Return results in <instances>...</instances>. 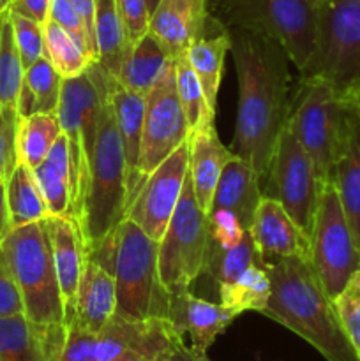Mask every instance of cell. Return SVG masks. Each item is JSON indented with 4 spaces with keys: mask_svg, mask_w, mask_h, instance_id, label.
<instances>
[{
    "mask_svg": "<svg viewBox=\"0 0 360 361\" xmlns=\"http://www.w3.org/2000/svg\"><path fill=\"white\" fill-rule=\"evenodd\" d=\"M228 32L239 78V115L229 150L249 162L261 180L288 123L289 59L284 48L267 35L244 28Z\"/></svg>",
    "mask_w": 360,
    "mask_h": 361,
    "instance_id": "1",
    "label": "cell"
},
{
    "mask_svg": "<svg viewBox=\"0 0 360 361\" xmlns=\"http://www.w3.org/2000/svg\"><path fill=\"white\" fill-rule=\"evenodd\" d=\"M270 298L260 314L302 337L327 361H359L309 259L268 257Z\"/></svg>",
    "mask_w": 360,
    "mask_h": 361,
    "instance_id": "2",
    "label": "cell"
},
{
    "mask_svg": "<svg viewBox=\"0 0 360 361\" xmlns=\"http://www.w3.org/2000/svg\"><path fill=\"white\" fill-rule=\"evenodd\" d=\"M126 176L122 141L108 95L94 152L88 161L87 189L78 217L85 249H94L115 235L126 219Z\"/></svg>",
    "mask_w": 360,
    "mask_h": 361,
    "instance_id": "3",
    "label": "cell"
},
{
    "mask_svg": "<svg viewBox=\"0 0 360 361\" xmlns=\"http://www.w3.org/2000/svg\"><path fill=\"white\" fill-rule=\"evenodd\" d=\"M353 106L321 78H300L292 97L288 127L307 152L320 183L334 180L335 164L344 148Z\"/></svg>",
    "mask_w": 360,
    "mask_h": 361,
    "instance_id": "4",
    "label": "cell"
},
{
    "mask_svg": "<svg viewBox=\"0 0 360 361\" xmlns=\"http://www.w3.org/2000/svg\"><path fill=\"white\" fill-rule=\"evenodd\" d=\"M2 250L20 288L27 319L41 328L66 326L62 293L44 221L11 229Z\"/></svg>",
    "mask_w": 360,
    "mask_h": 361,
    "instance_id": "5",
    "label": "cell"
},
{
    "mask_svg": "<svg viewBox=\"0 0 360 361\" xmlns=\"http://www.w3.org/2000/svg\"><path fill=\"white\" fill-rule=\"evenodd\" d=\"M113 277L115 314L131 319H166L169 293L159 275V242L129 219H124L115 233Z\"/></svg>",
    "mask_w": 360,
    "mask_h": 361,
    "instance_id": "6",
    "label": "cell"
},
{
    "mask_svg": "<svg viewBox=\"0 0 360 361\" xmlns=\"http://www.w3.org/2000/svg\"><path fill=\"white\" fill-rule=\"evenodd\" d=\"M318 0H214L210 13L228 28H244L274 39L300 71L316 42Z\"/></svg>",
    "mask_w": 360,
    "mask_h": 361,
    "instance_id": "7",
    "label": "cell"
},
{
    "mask_svg": "<svg viewBox=\"0 0 360 361\" xmlns=\"http://www.w3.org/2000/svg\"><path fill=\"white\" fill-rule=\"evenodd\" d=\"M300 78H321L342 95L360 85V0H318L316 42Z\"/></svg>",
    "mask_w": 360,
    "mask_h": 361,
    "instance_id": "8",
    "label": "cell"
},
{
    "mask_svg": "<svg viewBox=\"0 0 360 361\" xmlns=\"http://www.w3.org/2000/svg\"><path fill=\"white\" fill-rule=\"evenodd\" d=\"M207 247L208 217L198 204L187 173L172 221L159 242V275L169 295L189 291L203 274Z\"/></svg>",
    "mask_w": 360,
    "mask_h": 361,
    "instance_id": "9",
    "label": "cell"
},
{
    "mask_svg": "<svg viewBox=\"0 0 360 361\" xmlns=\"http://www.w3.org/2000/svg\"><path fill=\"white\" fill-rule=\"evenodd\" d=\"M311 263L332 300L360 267V250L334 182L321 183L311 233Z\"/></svg>",
    "mask_w": 360,
    "mask_h": 361,
    "instance_id": "10",
    "label": "cell"
},
{
    "mask_svg": "<svg viewBox=\"0 0 360 361\" xmlns=\"http://www.w3.org/2000/svg\"><path fill=\"white\" fill-rule=\"evenodd\" d=\"M261 182L263 197L277 201L311 240L321 183L309 155L288 127L279 136Z\"/></svg>",
    "mask_w": 360,
    "mask_h": 361,
    "instance_id": "11",
    "label": "cell"
},
{
    "mask_svg": "<svg viewBox=\"0 0 360 361\" xmlns=\"http://www.w3.org/2000/svg\"><path fill=\"white\" fill-rule=\"evenodd\" d=\"M189 134L191 127L176 94L175 62H172L152 90L145 95L143 134L138 162V192L152 171L180 145L186 143Z\"/></svg>",
    "mask_w": 360,
    "mask_h": 361,
    "instance_id": "12",
    "label": "cell"
},
{
    "mask_svg": "<svg viewBox=\"0 0 360 361\" xmlns=\"http://www.w3.org/2000/svg\"><path fill=\"white\" fill-rule=\"evenodd\" d=\"M182 335L168 319H131L113 314L95 334L92 361H155Z\"/></svg>",
    "mask_w": 360,
    "mask_h": 361,
    "instance_id": "13",
    "label": "cell"
},
{
    "mask_svg": "<svg viewBox=\"0 0 360 361\" xmlns=\"http://www.w3.org/2000/svg\"><path fill=\"white\" fill-rule=\"evenodd\" d=\"M189 173V145H180L164 162L152 171L127 210L126 219L143 229L152 240L161 242Z\"/></svg>",
    "mask_w": 360,
    "mask_h": 361,
    "instance_id": "14",
    "label": "cell"
},
{
    "mask_svg": "<svg viewBox=\"0 0 360 361\" xmlns=\"http://www.w3.org/2000/svg\"><path fill=\"white\" fill-rule=\"evenodd\" d=\"M44 224L52 243L53 263L62 293L64 321L66 326H69L76 317L78 286L85 263V243L81 238L80 224L73 217L49 215Z\"/></svg>",
    "mask_w": 360,
    "mask_h": 361,
    "instance_id": "15",
    "label": "cell"
},
{
    "mask_svg": "<svg viewBox=\"0 0 360 361\" xmlns=\"http://www.w3.org/2000/svg\"><path fill=\"white\" fill-rule=\"evenodd\" d=\"M235 317L239 316L221 303L201 300L191 291L169 295L166 319L180 335H189L191 348L200 355H207L215 338L235 321Z\"/></svg>",
    "mask_w": 360,
    "mask_h": 361,
    "instance_id": "16",
    "label": "cell"
},
{
    "mask_svg": "<svg viewBox=\"0 0 360 361\" xmlns=\"http://www.w3.org/2000/svg\"><path fill=\"white\" fill-rule=\"evenodd\" d=\"M261 257H300L311 261V240L288 212L270 197H261L249 229Z\"/></svg>",
    "mask_w": 360,
    "mask_h": 361,
    "instance_id": "17",
    "label": "cell"
},
{
    "mask_svg": "<svg viewBox=\"0 0 360 361\" xmlns=\"http://www.w3.org/2000/svg\"><path fill=\"white\" fill-rule=\"evenodd\" d=\"M67 328H41L25 314L0 317V361H60Z\"/></svg>",
    "mask_w": 360,
    "mask_h": 361,
    "instance_id": "18",
    "label": "cell"
},
{
    "mask_svg": "<svg viewBox=\"0 0 360 361\" xmlns=\"http://www.w3.org/2000/svg\"><path fill=\"white\" fill-rule=\"evenodd\" d=\"M208 18V0H161L150 14V32L176 59L203 34Z\"/></svg>",
    "mask_w": 360,
    "mask_h": 361,
    "instance_id": "19",
    "label": "cell"
},
{
    "mask_svg": "<svg viewBox=\"0 0 360 361\" xmlns=\"http://www.w3.org/2000/svg\"><path fill=\"white\" fill-rule=\"evenodd\" d=\"M108 95L115 115L116 129L122 141L124 159H126V215L134 197L138 196V162L141 152V134H143L145 95L127 90L113 76L108 80Z\"/></svg>",
    "mask_w": 360,
    "mask_h": 361,
    "instance_id": "20",
    "label": "cell"
},
{
    "mask_svg": "<svg viewBox=\"0 0 360 361\" xmlns=\"http://www.w3.org/2000/svg\"><path fill=\"white\" fill-rule=\"evenodd\" d=\"M261 197L263 194H261L260 176L249 162L233 154V157L222 168L207 214L228 212L239 219L244 229L249 231Z\"/></svg>",
    "mask_w": 360,
    "mask_h": 361,
    "instance_id": "21",
    "label": "cell"
},
{
    "mask_svg": "<svg viewBox=\"0 0 360 361\" xmlns=\"http://www.w3.org/2000/svg\"><path fill=\"white\" fill-rule=\"evenodd\" d=\"M115 309L116 288L113 271L85 250L74 321L85 330L97 334L115 314Z\"/></svg>",
    "mask_w": 360,
    "mask_h": 361,
    "instance_id": "22",
    "label": "cell"
},
{
    "mask_svg": "<svg viewBox=\"0 0 360 361\" xmlns=\"http://www.w3.org/2000/svg\"><path fill=\"white\" fill-rule=\"evenodd\" d=\"M187 145H189V176L193 180L194 196L201 210L207 214L222 168L233 157V152L221 143L214 123L191 130Z\"/></svg>",
    "mask_w": 360,
    "mask_h": 361,
    "instance_id": "23",
    "label": "cell"
},
{
    "mask_svg": "<svg viewBox=\"0 0 360 361\" xmlns=\"http://www.w3.org/2000/svg\"><path fill=\"white\" fill-rule=\"evenodd\" d=\"M229 53V32L219 18L210 13L203 34L191 42L186 55L203 88L205 99L212 111L217 108L219 87L224 73V59Z\"/></svg>",
    "mask_w": 360,
    "mask_h": 361,
    "instance_id": "24",
    "label": "cell"
},
{
    "mask_svg": "<svg viewBox=\"0 0 360 361\" xmlns=\"http://www.w3.org/2000/svg\"><path fill=\"white\" fill-rule=\"evenodd\" d=\"M352 104V102H349ZM334 185L360 250V113L353 108L348 137L335 164Z\"/></svg>",
    "mask_w": 360,
    "mask_h": 361,
    "instance_id": "25",
    "label": "cell"
},
{
    "mask_svg": "<svg viewBox=\"0 0 360 361\" xmlns=\"http://www.w3.org/2000/svg\"><path fill=\"white\" fill-rule=\"evenodd\" d=\"M172 62L173 56L168 49L148 30L129 49L115 80L127 90L147 95Z\"/></svg>",
    "mask_w": 360,
    "mask_h": 361,
    "instance_id": "26",
    "label": "cell"
},
{
    "mask_svg": "<svg viewBox=\"0 0 360 361\" xmlns=\"http://www.w3.org/2000/svg\"><path fill=\"white\" fill-rule=\"evenodd\" d=\"M42 197L49 215L73 217V194H71V157L67 137L64 133L52 147L44 161L34 169Z\"/></svg>",
    "mask_w": 360,
    "mask_h": 361,
    "instance_id": "27",
    "label": "cell"
},
{
    "mask_svg": "<svg viewBox=\"0 0 360 361\" xmlns=\"http://www.w3.org/2000/svg\"><path fill=\"white\" fill-rule=\"evenodd\" d=\"M62 83V74L44 55L35 60L25 71L20 97H18V116L23 118L35 113L56 115Z\"/></svg>",
    "mask_w": 360,
    "mask_h": 361,
    "instance_id": "28",
    "label": "cell"
},
{
    "mask_svg": "<svg viewBox=\"0 0 360 361\" xmlns=\"http://www.w3.org/2000/svg\"><path fill=\"white\" fill-rule=\"evenodd\" d=\"M94 30L97 63L109 76L116 78L131 49L116 0H94Z\"/></svg>",
    "mask_w": 360,
    "mask_h": 361,
    "instance_id": "29",
    "label": "cell"
},
{
    "mask_svg": "<svg viewBox=\"0 0 360 361\" xmlns=\"http://www.w3.org/2000/svg\"><path fill=\"white\" fill-rule=\"evenodd\" d=\"M6 194L13 229L32 224V222L46 221L49 217L34 169H30L23 162H18L14 171L6 180Z\"/></svg>",
    "mask_w": 360,
    "mask_h": 361,
    "instance_id": "30",
    "label": "cell"
},
{
    "mask_svg": "<svg viewBox=\"0 0 360 361\" xmlns=\"http://www.w3.org/2000/svg\"><path fill=\"white\" fill-rule=\"evenodd\" d=\"M219 303L236 316L244 312H261L270 298L272 284L265 259L247 268L236 281L219 286Z\"/></svg>",
    "mask_w": 360,
    "mask_h": 361,
    "instance_id": "31",
    "label": "cell"
},
{
    "mask_svg": "<svg viewBox=\"0 0 360 361\" xmlns=\"http://www.w3.org/2000/svg\"><path fill=\"white\" fill-rule=\"evenodd\" d=\"M44 28V56L53 63L62 78H74L87 73L92 63L97 62L90 49L81 44L73 34L55 23L46 20Z\"/></svg>",
    "mask_w": 360,
    "mask_h": 361,
    "instance_id": "32",
    "label": "cell"
},
{
    "mask_svg": "<svg viewBox=\"0 0 360 361\" xmlns=\"http://www.w3.org/2000/svg\"><path fill=\"white\" fill-rule=\"evenodd\" d=\"M261 261H263V257H261L253 236L249 231H246L242 240L233 247L224 249V247L208 245L203 274L210 277L219 288V286L236 281L247 268L261 263Z\"/></svg>",
    "mask_w": 360,
    "mask_h": 361,
    "instance_id": "33",
    "label": "cell"
},
{
    "mask_svg": "<svg viewBox=\"0 0 360 361\" xmlns=\"http://www.w3.org/2000/svg\"><path fill=\"white\" fill-rule=\"evenodd\" d=\"M62 134V126L56 115L48 113H35V115L23 116L18 120V159L27 164L30 169H35L59 136Z\"/></svg>",
    "mask_w": 360,
    "mask_h": 361,
    "instance_id": "34",
    "label": "cell"
},
{
    "mask_svg": "<svg viewBox=\"0 0 360 361\" xmlns=\"http://www.w3.org/2000/svg\"><path fill=\"white\" fill-rule=\"evenodd\" d=\"M23 76L25 67L14 41L9 13L4 9L0 13V108L18 111Z\"/></svg>",
    "mask_w": 360,
    "mask_h": 361,
    "instance_id": "35",
    "label": "cell"
},
{
    "mask_svg": "<svg viewBox=\"0 0 360 361\" xmlns=\"http://www.w3.org/2000/svg\"><path fill=\"white\" fill-rule=\"evenodd\" d=\"M173 62H175L176 94H179L180 106H182L191 130L214 123L215 113L208 108L203 88H201L200 80L191 67L186 53L173 59Z\"/></svg>",
    "mask_w": 360,
    "mask_h": 361,
    "instance_id": "36",
    "label": "cell"
},
{
    "mask_svg": "<svg viewBox=\"0 0 360 361\" xmlns=\"http://www.w3.org/2000/svg\"><path fill=\"white\" fill-rule=\"evenodd\" d=\"M339 323L360 361V267L334 300Z\"/></svg>",
    "mask_w": 360,
    "mask_h": 361,
    "instance_id": "37",
    "label": "cell"
},
{
    "mask_svg": "<svg viewBox=\"0 0 360 361\" xmlns=\"http://www.w3.org/2000/svg\"><path fill=\"white\" fill-rule=\"evenodd\" d=\"M9 13L11 25H13L14 41H16L18 51H20L21 62H23L25 71L44 55V28L39 21L32 20V18L23 16V14Z\"/></svg>",
    "mask_w": 360,
    "mask_h": 361,
    "instance_id": "38",
    "label": "cell"
},
{
    "mask_svg": "<svg viewBox=\"0 0 360 361\" xmlns=\"http://www.w3.org/2000/svg\"><path fill=\"white\" fill-rule=\"evenodd\" d=\"M18 111L0 108V182H6L18 166Z\"/></svg>",
    "mask_w": 360,
    "mask_h": 361,
    "instance_id": "39",
    "label": "cell"
},
{
    "mask_svg": "<svg viewBox=\"0 0 360 361\" xmlns=\"http://www.w3.org/2000/svg\"><path fill=\"white\" fill-rule=\"evenodd\" d=\"M116 7L126 28L127 42L133 48L150 30V11L147 0H116Z\"/></svg>",
    "mask_w": 360,
    "mask_h": 361,
    "instance_id": "40",
    "label": "cell"
},
{
    "mask_svg": "<svg viewBox=\"0 0 360 361\" xmlns=\"http://www.w3.org/2000/svg\"><path fill=\"white\" fill-rule=\"evenodd\" d=\"M49 20H53L55 23H59L60 27L66 28L69 34H73L81 44L87 46L90 49L92 55L97 59V53H95L94 44H92L90 37H88V32L85 28L83 20L78 14V11L74 9L73 4L69 0H52V6H49Z\"/></svg>",
    "mask_w": 360,
    "mask_h": 361,
    "instance_id": "41",
    "label": "cell"
},
{
    "mask_svg": "<svg viewBox=\"0 0 360 361\" xmlns=\"http://www.w3.org/2000/svg\"><path fill=\"white\" fill-rule=\"evenodd\" d=\"M18 314H25L23 298L0 245V317L18 316Z\"/></svg>",
    "mask_w": 360,
    "mask_h": 361,
    "instance_id": "42",
    "label": "cell"
},
{
    "mask_svg": "<svg viewBox=\"0 0 360 361\" xmlns=\"http://www.w3.org/2000/svg\"><path fill=\"white\" fill-rule=\"evenodd\" d=\"M49 6H52V0H11L6 9L23 14V16L32 18V20L44 25L49 16Z\"/></svg>",
    "mask_w": 360,
    "mask_h": 361,
    "instance_id": "43",
    "label": "cell"
},
{
    "mask_svg": "<svg viewBox=\"0 0 360 361\" xmlns=\"http://www.w3.org/2000/svg\"><path fill=\"white\" fill-rule=\"evenodd\" d=\"M207 355H200V353L194 351L191 345L184 344V338H180L179 342L172 345L164 355L155 361H201V358Z\"/></svg>",
    "mask_w": 360,
    "mask_h": 361,
    "instance_id": "44",
    "label": "cell"
},
{
    "mask_svg": "<svg viewBox=\"0 0 360 361\" xmlns=\"http://www.w3.org/2000/svg\"><path fill=\"white\" fill-rule=\"evenodd\" d=\"M74 6V9L78 11V14L83 20L85 28L88 32V37H90L92 44H94L95 53H97V44H95V30H94V0H69Z\"/></svg>",
    "mask_w": 360,
    "mask_h": 361,
    "instance_id": "45",
    "label": "cell"
},
{
    "mask_svg": "<svg viewBox=\"0 0 360 361\" xmlns=\"http://www.w3.org/2000/svg\"><path fill=\"white\" fill-rule=\"evenodd\" d=\"M13 224H11L9 207H7V194H6V182H0V245L9 235Z\"/></svg>",
    "mask_w": 360,
    "mask_h": 361,
    "instance_id": "46",
    "label": "cell"
},
{
    "mask_svg": "<svg viewBox=\"0 0 360 361\" xmlns=\"http://www.w3.org/2000/svg\"><path fill=\"white\" fill-rule=\"evenodd\" d=\"M344 97L348 99L349 102H352L353 108L356 109V111L360 113V85H356V87H353L352 90H348L344 94Z\"/></svg>",
    "mask_w": 360,
    "mask_h": 361,
    "instance_id": "47",
    "label": "cell"
},
{
    "mask_svg": "<svg viewBox=\"0 0 360 361\" xmlns=\"http://www.w3.org/2000/svg\"><path fill=\"white\" fill-rule=\"evenodd\" d=\"M159 2H161V0H147V6H148V11H150V14L154 13Z\"/></svg>",
    "mask_w": 360,
    "mask_h": 361,
    "instance_id": "48",
    "label": "cell"
},
{
    "mask_svg": "<svg viewBox=\"0 0 360 361\" xmlns=\"http://www.w3.org/2000/svg\"><path fill=\"white\" fill-rule=\"evenodd\" d=\"M9 2H11V0H2V6H4V9H6V7L9 6Z\"/></svg>",
    "mask_w": 360,
    "mask_h": 361,
    "instance_id": "49",
    "label": "cell"
},
{
    "mask_svg": "<svg viewBox=\"0 0 360 361\" xmlns=\"http://www.w3.org/2000/svg\"><path fill=\"white\" fill-rule=\"evenodd\" d=\"M4 11V6H2V0H0V13H2Z\"/></svg>",
    "mask_w": 360,
    "mask_h": 361,
    "instance_id": "50",
    "label": "cell"
},
{
    "mask_svg": "<svg viewBox=\"0 0 360 361\" xmlns=\"http://www.w3.org/2000/svg\"><path fill=\"white\" fill-rule=\"evenodd\" d=\"M201 361H210V360H208V356H203V358H201Z\"/></svg>",
    "mask_w": 360,
    "mask_h": 361,
    "instance_id": "51",
    "label": "cell"
}]
</instances>
